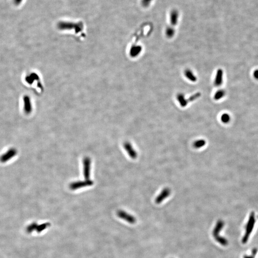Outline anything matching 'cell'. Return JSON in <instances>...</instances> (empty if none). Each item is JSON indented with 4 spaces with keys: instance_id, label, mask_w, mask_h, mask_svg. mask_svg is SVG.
<instances>
[{
    "instance_id": "6da1fadb",
    "label": "cell",
    "mask_w": 258,
    "mask_h": 258,
    "mask_svg": "<svg viewBox=\"0 0 258 258\" xmlns=\"http://www.w3.org/2000/svg\"><path fill=\"white\" fill-rule=\"evenodd\" d=\"M255 222V215H254V212H253L250 215L247 228H246V234L242 239V242L243 243H246V242H247L248 237L250 236V234L251 233V231L254 227Z\"/></svg>"
},
{
    "instance_id": "7a4b0ae2",
    "label": "cell",
    "mask_w": 258,
    "mask_h": 258,
    "mask_svg": "<svg viewBox=\"0 0 258 258\" xmlns=\"http://www.w3.org/2000/svg\"><path fill=\"white\" fill-rule=\"evenodd\" d=\"M58 27L62 30L71 29L72 28H74L76 30H81L82 25L81 23H74L70 22H61L58 24Z\"/></svg>"
},
{
    "instance_id": "3957f363",
    "label": "cell",
    "mask_w": 258,
    "mask_h": 258,
    "mask_svg": "<svg viewBox=\"0 0 258 258\" xmlns=\"http://www.w3.org/2000/svg\"><path fill=\"white\" fill-rule=\"evenodd\" d=\"M93 184V182L91 180L88 179L85 181H77L70 184L69 187L71 190H76L80 188H82L84 187L91 186Z\"/></svg>"
},
{
    "instance_id": "277c9868",
    "label": "cell",
    "mask_w": 258,
    "mask_h": 258,
    "mask_svg": "<svg viewBox=\"0 0 258 258\" xmlns=\"http://www.w3.org/2000/svg\"><path fill=\"white\" fill-rule=\"evenodd\" d=\"M117 215L119 218L124 220L130 224H134L136 222V220L133 215L129 214L124 210H119L117 212Z\"/></svg>"
},
{
    "instance_id": "5b68a950",
    "label": "cell",
    "mask_w": 258,
    "mask_h": 258,
    "mask_svg": "<svg viewBox=\"0 0 258 258\" xmlns=\"http://www.w3.org/2000/svg\"><path fill=\"white\" fill-rule=\"evenodd\" d=\"M171 192V191L170 188L168 187L163 188L160 193L155 198V203L157 204L161 203L165 199H166V198H167L170 195Z\"/></svg>"
},
{
    "instance_id": "8992f818",
    "label": "cell",
    "mask_w": 258,
    "mask_h": 258,
    "mask_svg": "<svg viewBox=\"0 0 258 258\" xmlns=\"http://www.w3.org/2000/svg\"><path fill=\"white\" fill-rule=\"evenodd\" d=\"M17 154L16 149L14 148H11L6 152L5 154H3L0 157V161L1 163H5L10 160L12 158L15 156Z\"/></svg>"
},
{
    "instance_id": "52a82bcc",
    "label": "cell",
    "mask_w": 258,
    "mask_h": 258,
    "mask_svg": "<svg viewBox=\"0 0 258 258\" xmlns=\"http://www.w3.org/2000/svg\"><path fill=\"white\" fill-rule=\"evenodd\" d=\"M91 160L89 157H85L83 160V174L86 180L89 179L91 173Z\"/></svg>"
},
{
    "instance_id": "ba28073f",
    "label": "cell",
    "mask_w": 258,
    "mask_h": 258,
    "mask_svg": "<svg viewBox=\"0 0 258 258\" xmlns=\"http://www.w3.org/2000/svg\"><path fill=\"white\" fill-rule=\"evenodd\" d=\"M124 148L129 154V156L132 159H135L137 157V153L134 149L132 144L129 142H126L124 144Z\"/></svg>"
},
{
    "instance_id": "9c48e42d",
    "label": "cell",
    "mask_w": 258,
    "mask_h": 258,
    "mask_svg": "<svg viewBox=\"0 0 258 258\" xmlns=\"http://www.w3.org/2000/svg\"><path fill=\"white\" fill-rule=\"evenodd\" d=\"M223 80V72L221 69L217 70L214 80V84L215 86H220L222 84Z\"/></svg>"
},
{
    "instance_id": "30bf717a",
    "label": "cell",
    "mask_w": 258,
    "mask_h": 258,
    "mask_svg": "<svg viewBox=\"0 0 258 258\" xmlns=\"http://www.w3.org/2000/svg\"><path fill=\"white\" fill-rule=\"evenodd\" d=\"M179 19V12L176 10L171 11L170 14V21L172 26L177 25Z\"/></svg>"
},
{
    "instance_id": "8fae6325",
    "label": "cell",
    "mask_w": 258,
    "mask_h": 258,
    "mask_svg": "<svg viewBox=\"0 0 258 258\" xmlns=\"http://www.w3.org/2000/svg\"><path fill=\"white\" fill-rule=\"evenodd\" d=\"M224 226V222L223 221L221 220H219L218 221L215 226L214 228L213 229V232H212V234H213L214 237H215L220 235H219L222 229Z\"/></svg>"
},
{
    "instance_id": "7c38bea8",
    "label": "cell",
    "mask_w": 258,
    "mask_h": 258,
    "mask_svg": "<svg viewBox=\"0 0 258 258\" xmlns=\"http://www.w3.org/2000/svg\"><path fill=\"white\" fill-rule=\"evenodd\" d=\"M184 74L187 79H188L189 80L192 81L193 82H195L197 80L196 76L194 74L193 72L190 69H187L185 70L184 72Z\"/></svg>"
},
{
    "instance_id": "4fadbf2b",
    "label": "cell",
    "mask_w": 258,
    "mask_h": 258,
    "mask_svg": "<svg viewBox=\"0 0 258 258\" xmlns=\"http://www.w3.org/2000/svg\"><path fill=\"white\" fill-rule=\"evenodd\" d=\"M177 99L180 106L182 107H185L188 104V102H187L185 97L183 94L180 93L177 96Z\"/></svg>"
},
{
    "instance_id": "5bb4252c",
    "label": "cell",
    "mask_w": 258,
    "mask_h": 258,
    "mask_svg": "<svg viewBox=\"0 0 258 258\" xmlns=\"http://www.w3.org/2000/svg\"><path fill=\"white\" fill-rule=\"evenodd\" d=\"M165 32L166 36L169 38H171L174 36L175 34V30L172 26H168L166 28Z\"/></svg>"
},
{
    "instance_id": "9a60e30c",
    "label": "cell",
    "mask_w": 258,
    "mask_h": 258,
    "mask_svg": "<svg viewBox=\"0 0 258 258\" xmlns=\"http://www.w3.org/2000/svg\"><path fill=\"white\" fill-rule=\"evenodd\" d=\"M206 143V141L205 140L203 139H200L196 141H195L193 143V147L196 149H199L202 148L205 145Z\"/></svg>"
},
{
    "instance_id": "2e32d148",
    "label": "cell",
    "mask_w": 258,
    "mask_h": 258,
    "mask_svg": "<svg viewBox=\"0 0 258 258\" xmlns=\"http://www.w3.org/2000/svg\"><path fill=\"white\" fill-rule=\"evenodd\" d=\"M215 239L220 244L223 246H226L228 244V241L225 237H221L219 235L218 236L215 237Z\"/></svg>"
},
{
    "instance_id": "e0dca14e",
    "label": "cell",
    "mask_w": 258,
    "mask_h": 258,
    "mask_svg": "<svg viewBox=\"0 0 258 258\" xmlns=\"http://www.w3.org/2000/svg\"><path fill=\"white\" fill-rule=\"evenodd\" d=\"M225 94V92L224 90L220 89V90L217 91V92L215 93L214 99L215 100H220L224 96Z\"/></svg>"
},
{
    "instance_id": "ac0fdd59",
    "label": "cell",
    "mask_w": 258,
    "mask_h": 258,
    "mask_svg": "<svg viewBox=\"0 0 258 258\" xmlns=\"http://www.w3.org/2000/svg\"><path fill=\"white\" fill-rule=\"evenodd\" d=\"M51 224L49 223H45L43 224H41L40 225L37 226L36 231L37 233H40L42 231L48 228V226H50Z\"/></svg>"
},
{
    "instance_id": "d6986e66",
    "label": "cell",
    "mask_w": 258,
    "mask_h": 258,
    "mask_svg": "<svg viewBox=\"0 0 258 258\" xmlns=\"http://www.w3.org/2000/svg\"><path fill=\"white\" fill-rule=\"evenodd\" d=\"M37 226L38 225L36 223H33L31 224L26 228V232L28 233H31L34 230H36Z\"/></svg>"
},
{
    "instance_id": "ffe728a7",
    "label": "cell",
    "mask_w": 258,
    "mask_h": 258,
    "mask_svg": "<svg viewBox=\"0 0 258 258\" xmlns=\"http://www.w3.org/2000/svg\"><path fill=\"white\" fill-rule=\"evenodd\" d=\"M25 111L26 113H29L31 111V107L30 105V102L28 97H25Z\"/></svg>"
},
{
    "instance_id": "44dd1931",
    "label": "cell",
    "mask_w": 258,
    "mask_h": 258,
    "mask_svg": "<svg viewBox=\"0 0 258 258\" xmlns=\"http://www.w3.org/2000/svg\"><path fill=\"white\" fill-rule=\"evenodd\" d=\"M221 121L224 124H227L231 120L230 116L227 113L223 114L221 116Z\"/></svg>"
},
{
    "instance_id": "7402d4cb",
    "label": "cell",
    "mask_w": 258,
    "mask_h": 258,
    "mask_svg": "<svg viewBox=\"0 0 258 258\" xmlns=\"http://www.w3.org/2000/svg\"><path fill=\"white\" fill-rule=\"evenodd\" d=\"M141 47H139V46L134 47L133 48V50H132V52L133 55H134L133 56H136V55H138L141 52Z\"/></svg>"
},
{
    "instance_id": "603a6c76",
    "label": "cell",
    "mask_w": 258,
    "mask_h": 258,
    "mask_svg": "<svg viewBox=\"0 0 258 258\" xmlns=\"http://www.w3.org/2000/svg\"><path fill=\"white\" fill-rule=\"evenodd\" d=\"M152 0H141V5L143 7H147L150 5Z\"/></svg>"
},
{
    "instance_id": "cb8c5ba5",
    "label": "cell",
    "mask_w": 258,
    "mask_h": 258,
    "mask_svg": "<svg viewBox=\"0 0 258 258\" xmlns=\"http://www.w3.org/2000/svg\"><path fill=\"white\" fill-rule=\"evenodd\" d=\"M22 1L23 0H14V3L15 5H18L22 3Z\"/></svg>"
},
{
    "instance_id": "d4e9b609",
    "label": "cell",
    "mask_w": 258,
    "mask_h": 258,
    "mask_svg": "<svg viewBox=\"0 0 258 258\" xmlns=\"http://www.w3.org/2000/svg\"><path fill=\"white\" fill-rule=\"evenodd\" d=\"M253 75H254V78L258 80V69L255 70V71L254 72V73H253Z\"/></svg>"
}]
</instances>
